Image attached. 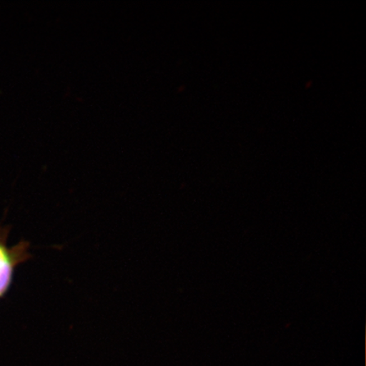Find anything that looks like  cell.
Masks as SVG:
<instances>
[{"mask_svg": "<svg viewBox=\"0 0 366 366\" xmlns=\"http://www.w3.org/2000/svg\"><path fill=\"white\" fill-rule=\"evenodd\" d=\"M27 244H21L11 249L0 244V296L11 285L14 268L27 258Z\"/></svg>", "mask_w": 366, "mask_h": 366, "instance_id": "6da1fadb", "label": "cell"}]
</instances>
